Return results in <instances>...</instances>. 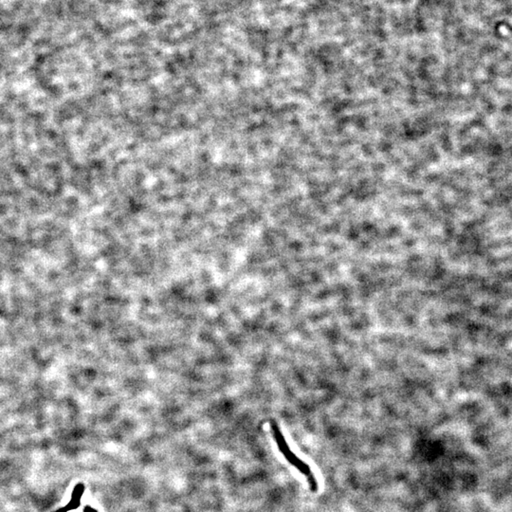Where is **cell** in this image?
Segmentation results:
<instances>
[{"mask_svg":"<svg viewBox=\"0 0 512 512\" xmlns=\"http://www.w3.org/2000/svg\"><path fill=\"white\" fill-rule=\"evenodd\" d=\"M270 428H272L273 435H274L275 440H277L278 447H279V450H281V452L284 455L285 459H287V461H289L292 466L296 468L298 471L307 477L311 491H317V489H318V483H317L316 478H315L313 472L310 470L309 465H307V463L302 461L299 457H297L296 455L292 452V450H290V447L287 446L284 435H283L282 432L280 431L277 424H275L274 422H270Z\"/></svg>","mask_w":512,"mask_h":512,"instance_id":"obj_1","label":"cell"}]
</instances>
